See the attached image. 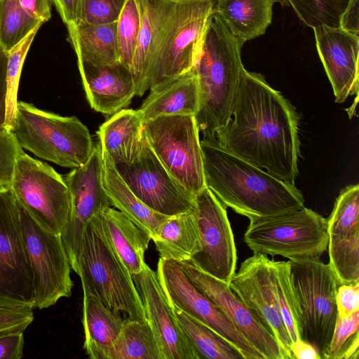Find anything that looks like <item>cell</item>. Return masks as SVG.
<instances>
[{"instance_id": "44", "label": "cell", "mask_w": 359, "mask_h": 359, "mask_svg": "<svg viewBox=\"0 0 359 359\" xmlns=\"http://www.w3.org/2000/svg\"><path fill=\"white\" fill-rule=\"evenodd\" d=\"M336 302L339 317L345 318L359 311V283L340 285Z\"/></svg>"}, {"instance_id": "25", "label": "cell", "mask_w": 359, "mask_h": 359, "mask_svg": "<svg viewBox=\"0 0 359 359\" xmlns=\"http://www.w3.org/2000/svg\"><path fill=\"white\" fill-rule=\"evenodd\" d=\"M83 298V348L91 359H108L125 318L86 290Z\"/></svg>"}, {"instance_id": "32", "label": "cell", "mask_w": 359, "mask_h": 359, "mask_svg": "<svg viewBox=\"0 0 359 359\" xmlns=\"http://www.w3.org/2000/svg\"><path fill=\"white\" fill-rule=\"evenodd\" d=\"M108 359H162L149 323L125 319Z\"/></svg>"}, {"instance_id": "10", "label": "cell", "mask_w": 359, "mask_h": 359, "mask_svg": "<svg viewBox=\"0 0 359 359\" xmlns=\"http://www.w3.org/2000/svg\"><path fill=\"white\" fill-rule=\"evenodd\" d=\"M194 116H164L143 124V137L171 176L196 196L207 187Z\"/></svg>"}, {"instance_id": "30", "label": "cell", "mask_w": 359, "mask_h": 359, "mask_svg": "<svg viewBox=\"0 0 359 359\" xmlns=\"http://www.w3.org/2000/svg\"><path fill=\"white\" fill-rule=\"evenodd\" d=\"M177 324L199 359H244L240 351L213 329L170 305Z\"/></svg>"}, {"instance_id": "49", "label": "cell", "mask_w": 359, "mask_h": 359, "mask_svg": "<svg viewBox=\"0 0 359 359\" xmlns=\"http://www.w3.org/2000/svg\"><path fill=\"white\" fill-rule=\"evenodd\" d=\"M22 8L33 18L42 23L48 21L52 16L51 0H19Z\"/></svg>"}, {"instance_id": "29", "label": "cell", "mask_w": 359, "mask_h": 359, "mask_svg": "<svg viewBox=\"0 0 359 359\" xmlns=\"http://www.w3.org/2000/svg\"><path fill=\"white\" fill-rule=\"evenodd\" d=\"M67 27L68 39L76 53L77 60L98 65L119 62L116 22L89 24L81 21Z\"/></svg>"}, {"instance_id": "35", "label": "cell", "mask_w": 359, "mask_h": 359, "mask_svg": "<svg viewBox=\"0 0 359 359\" xmlns=\"http://www.w3.org/2000/svg\"><path fill=\"white\" fill-rule=\"evenodd\" d=\"M42 24L22 8L19 0H0V47L7 53Z\"/></svg>"}, {"instance_id": "43", "label": "cell", "mask_w": 359, "mask_h": 359, "mask_svg": "<svg viewBox=\"0 0 359 359\" xmlns=\"http://www.w3.org/2000/svg\"><path fill=\"white\" fill-rule=\"evenodd\" d=\"M34 319L33 309L0 304V334L25 331Z\"/></svg>"}, {"instance_id": "2", "label": "cell", "mask_w": 359, "mask_h": 359, "mask_svg": "<svg viewBox=\"0 0 359 359\" xmlns=\"http://www.w3.org/2000/svg\"><path fill=\"white\" fill-rule=\"evenodd\" d=\"M201 146L207 187L236 213L250 219L304 207L294 184L233 154L215 139H203Z\"/></svg>"}, {"instance_id": "18", "label": "cell", "mask_w": 359, "mask_h": 359, "mask_svg": "<svg viewBox=\"0 0 359 359\" xmlns=\"http://www.w3.org/2000/svg\"><path fill=\"white\" fill-rule=\"evenodd\" d=\"M271 259L254 253L245 259L229 285L276 337L288 359L292 341L283 320L273 291Z\"/></svg>"}, {"instance_id": "4", "label": "cell", "mask_w": 359, "mask_h": 359, "mask_svg": "<svg viewBox=\"0 0 359 359\" xmlns=\"http://www.w3.org/2000/svg\"><path fill=\"white\" fill-rule=\"evenodd\" d=\"M213 7V0H167L148 59L146 90L193 69Z\"/></svg>"}, {"instance_id": "17", "label": "cell", "mask_w": 359, "mask_h": 359, "mask_svg": "<svg viewBox=\"0 0 359 359\" xmlns=\"http://www.w3.org/2000/svg\"><path fill=\"white\" fill-rule=\"evenodd\" d=\"M177 263L194 287L227 317L263 359H288L273 334L227 283L191 261Z\"/></svg>"}, {"instance_id": "41", "label": "cell", "mask_w": 359, "mask_h": 359, "mask_svg": "<svg viewBox=\"0 0 359 359\" xmlns=\"http://www.w3.org/2000/svg\"><path fill=\"white\" fill-rule=\"evenodd\" d=\"M126 0H83L81 21L107 24L118 20Z\"/></svg>"}, {"instance_id": "42", "label": "cell", "mask_w": 359, "mask_h": 359, "mask_svg": "<svg viewBox=\"0 0 359 359\" xmlns=\"http://www.w3.org/2000/svg\"><path fill=\"white\" fill-rule=\"evenodd\" d=\"M21 149L11 132L0 133V189L10 187L14 165Z\"/></svg>"}, {"instance_id": "38", "label": "cell", "mask_w": 359, "mask_h": 359, "mask_svg": "<svg viewBox=\"0 0 359 359\" xmlns=\"http://www.w3.org/2000/svg\"><path fill=\"white\" fill-rule=\"evenodd\" d=\"M359 311L345 318L337 317L329 345L321 354L323 359H358Z\"/></svg>"}, {"instance_id": "45", "label": "cell", "mask_w": 359, "mask_h": 359, "mask_svg": "<svg viewBox=\"0 0 359 359\" xmlns=\"http://www.w3.org/2000/svg\"><path fill=\"white\" fill-rule=\"evenodd\" d=\"M23 331L15 330L0 334V359H20L23 356Z\"/></svg>"}, {"instance_id": "23", "label": "cell", "mask_w": 359, "mask_h": 359, "mask_svg": "<svg viewBox=\"0 0 359 359\" xmlns=\"http://www.w3.org/2000/svg\"><path fill=\"white\" fill-rule=\"evenodd\" d=\"M149 90L138 109L144 122L164 116H195L198 110V83L194 67L162 81Z\"/></svg>"}, {"instance_id": "33", "label": "cell", "mask_w": 359, "mask_h": 359, "mask_svg": "<svg viewBox=\"0 0 359 359\" xmlns=\"http://www.w3.org/2000/svg\"><path fill=\"white\" fill-rule=\"evenodd\" d=\"M271 264L273 291L292 344L300 339V314L292 283L290 262L272 259Z\"/></svg>"}, {"instance_id": "27", "label": "cell", "mask_w": 359, "mask_h": 359, "mask_svg": "<svg viewBox=\"0 0 359 359\" xmlns=\"http://www.w3.org/2000/svg\"><path fill=\"white\" fill-rule=\"evenodd\" d=\"M214 11L245 43L264 34L271 23L273 0H213Z\"/></svg>"}, {"instance_id": "3", "label": "cell", "mask_w": 359, "mask_h": 359, "mask_svg": "<svg viewBox=\"0 0 359 359\" xmlns=\"http://www.w3.org/2000/svg\"><path fill=\"white\" fill-rule=\"evenodd\" d=\"M243 44L213 9L194 65L199 89L195 118L203 139H216L231 116L244 68L241 57Z\"/></svg>"}, {"instance_id": "20", "label": "cell", "mask_w": 359, "mask_h": 359, "mask_svg": "<svg viewBox=\"0 0 359 359\" xmlns=\"http://www.w3.org/2000/svg\"><path fill=\"white\" fill-rule=\"evenodd\" d=\"M313 29L335 102L343 103L348 96L358 95L359 36L340 27L320 25Z\"/></svg>"}, {"instance_id": "12", "label": "cell", "mask_w": 359, "mask_h": 359, "mask_svg": "<svg viewBox=\"0 0 359 359\" xmlns=\"http://www.w3.org/2000/svg\"><path fill=\"white\" fill-rule=\"evenodd\" d=\"M33 273L10 188L0 189V304L34 309Z\"/></svg>"}, {"instance_id": "46", "label": "cell", "mask_w": 359, "mask_h": 359, "mask_svg": "<svg viewBox=\"0 0 359 359\" xmlns=\"http://www.w3.org/2000/svg\"><path fill=\"white\" fill-rule=\"evenodd\" d=\"M66 26L75 25L81 20L83 0H51Z\"/></svg>"}, {"instance_id": "36", "label": "cell", "mask_w": 359, "mask_h": 359, "mask_svg": "<svg viewBox=\"0 0 359 359\" xmlns=\"http://www.w3.org/2000/svg\"><path fill=\"white\" fill-rule=\"evenodd\" d=\"M307 26L339 27L340 18L350 0H280Z\"/></svg>"}, {"instance_id": "34", "label": "cell", "mask_w": 359, "mask_h": 359, "mask_svg": "<svg viewBox=\"0 0 359 359\" xmlns=\"http://www.w3.org/2000/svg\"><path fill=\"white\" fill-rule=\"evenodd\" d=\"M329 264L340 285L359 283V232L329 236Z\"/></svg>"}, {"instance_id": "19", "label": "cell", "mask_w": 359, "mask_h": 359, "mask_svg": "<svg viewBox=\"0 0 359 359\" xmlns=\"http://www.w3.org/2000/svg\"><path fill=\"white\" fill-rule=\"evenodd\" d=\"M131 276L141 297L162 359H199L177 324L156 273L146 264L141 272Z\"/></svg>"}, {"instance_id": "24", "label": "cell", "mask_w": 359, "mask_h": 359, "mask_svg": "<svg viewBox=\"0 0 359 359\" xmlns=\"http://www.w3.org/2000/svg\"><path fill=\"white\" fill-rule=\"evenodd\" d=\"M143 124L138 109H122L114 114L97 132L102 153L114 164L131 163L141 149Z\"/></svg>"}, {"instance_id": "14", "label": "cell", "mask_w": 359, "mask_h": 359, "mask_svg": "<svg viewBox=\"0 0 359 359\" xmlns=\"http://www.w3.org/2000/svg\"><path fill=\"white\" fill-rule=\"evenodd\" d=\"M114 166L134 194L151 210L173 216L195 210V196L171 176L143 137L137 156Z\"/></svg>"}, {"instance_id": "8", "label": "cell", "mask_w": 359, "mask_h": 359, "mask_svg": "<svg viewBox=\"0 0 359 359\" xmlns=\"http://www.w3.org/2000/svg\"><path fill=\"white\" fill-rule=\"evenodd\" d=\"M9 188L38 225L55 234L62 233L70 216L71 196L63 176L53 167L21 149Z\"/></svg>"}, {"instance_id": "51", "label": "cell", "mask_w": 359, "mask_h": 359, "mask_svg": "<svg viewBox=\"0 0 359 359\" xmlns=\"http://www.w3.org/2000/svg\"><path fill=\"white\" fill-rule=\"evenodd\" d=\"M156 1H165V0H156Z\"/></svg>"}, {"instance_id": "11", "label": "cell", "mask_w": 359, "mask_h": 359, "mask_svg": "<svg viewBox=\"0 0 359 359\" xmlns=\"http://www.w3.org/2000/svg\"><path fill=\"white\" fill-rule=\"evenodd\" d=\"M19 209L22 235L33 273L34 306L47 309L62 297L71 296V265L61 235L43 229L20 205Z\"/></svg>"}, {"instance_id": "47", "label": "cell", "mask_w": 359, "mask_h": 359, "mask_svg": "<svg viewBox=\"0 0 359 359\" xmlns=\"http://www.w3.org/2000/svg\"><path fill=\"white\" fill-rule=\"evenodd\" d=\"M7 62L8 53L0 47V133L6 130L8 97Z\"/></svg>"}, {"instance_id": "22", "label": "cell", "mask_w": 359, "mask_h": 359, "mask_svg": "<svg viewBox=\"0 0 359 359\" xmlns=\"http://www.w3.org/2000/svg\"><path fill=\"white\" fill-rule=\"evenodd\" d=\"M118 255L129 273L142 271L151 237L118 210L108 207L93 216L89 224Z\"/></svg>"}, {"instance_id": "39", "label": "cell", "mask_w": 359, "mask_h": 359, "mask_svg": "<svg viewBox=\"0 0 359 359\" xmlns=\"http://www.w3.org/2000/svg\"><path fill=\"white\" fill-rule=\"evenodd\" d=\"M140 28V14L137 0H126L116 21V36L119 62L129 69H131Z\"/></svg>"}, {"instance_id": "37", "label": "cell", "mask_w": 359, "mask_h": 359, "mask_svg": "<svg viewBox=\"0 0 359 359\" xmlns=\"http://www.w3.org/2000/svg\"><path fill=\"white\" fill-rule=\"evenodd\" d=\"M329 236H346L359 232V185L342 189L327 219Z\"/></svg>"}, {"instance_id": "28", "label": "cell", "mask_w": 359, "mask_h": 359, "mask_svg": "<svg viewBox=\"0 0 359 359\" xmlns=\"http://www.w3.org/2000/svg\"><path fill=\"white\" fill-rule=\"evenodd\" d=\"M151 240L159 258L176 262L190 261L201 250L195 210L170 216Z\"/></svg>"}, {"instance_id": "6", "label": "cell", "mask_w": 359, "mask_h": 359, "mask_svg": "<svg viewBox=\"0 0 359 359\" xmlns=\"http://www.w3.org/2000/svg\"><path fill=\"white\" fill-rule=\"evenodd\" d=\"M83 290L125 319L148 323L141 297L118 255L89 225L75 271Z\"/></svg>"}, {"instance_id": "9", "label": "cell", "mask_w": 359, "mask_h": 359, "mask_svg": "<svg viewBox=\"0 0 359 359\" xmlns=\"http://www.w3.org/2000/svg\"><path fill=\"white\" fill-rule=\"evenodd\" d=\"M289 262L299 309L300 339L312 344L320 356L338 317L336 294L340 283L330 264L320 258Z\"/></svg>"}, {"instance_id": "31", "label": "cell", "mask_w": 359, "mask_h": 359, "mask_svg": "<svg viewBox=\"0 0 359 359\" xmlns=\"http://www.w3.org/2000/svg\"><path fill=\"white\" fill-rule=\"evenodd\" d=\"M137 3L140 14V28L130 69L135 84V95L142 96L147 91L144 82L148 59L167 0H137Z\"/></svg>"}, {"instance_id": "13", "label": "cell", "mask_w": 359, "mask_h": 359, "mask_svg": "<svg viewBox=\"0 0 359 359\" xmlns=\"http://www.w3.org/2000/svg\"><path fill=\"white\" fill-rule=\"evenodd\" d=\"M71 196L68 223L61 234L72 269L76 271L84 233L90 220L101 210L111 207L103 182V161L100 143L83 165L63 176Z\"/></svg>"}, {"instance_id": "48", "label": "cell", "mask_w": 359, "mask_h": 359, "mask_svg": "<svg viewBox=\"0 0 359 359\" xmlns=\"http://www.w3.org/2000/svg\"><path fill=\"white\" fill-rule=\"evenodd\" d=\"M359 0H350L344 11L341 15L339 27L351 34L358 36L359 34Z\"/></svg>"}, {"instance_id": "1", "label": "cell", "mask_w": 359, "mask_h": 359, "mask_svg": "<svg viewBox=\"0 0 359 359\" xmlns=\"http://www.w3.org/2000/svg\"><path fill=\"white\" fill-rule=\"evenodd\" d=\"M295 107L260 74L242 69L231 116L216 140L271 175L294 184L300 155Z\"/></svg>"}, {"instance_id": "7", "label": "cell", "mask_w": 359, "mask_h": 359, "mask_svg": "<svg viewBox=\"0 0 359 359\" xmlns=\"http://www.w3.org/2000/svg\"><path fill=\"white\" fill-rule=\"evenodd\" d=\"M249 220L243 241L254 253L299 261L320 258L327 248V220L310 208Z\"/></svg>"}, {"instance_id": "40", "label": "cell", "mask_w": 359, "mask_h": 359, "mask_svg": "<svg viewBox=\"0 0 359 359\" xmlns=\"http://www.w3.org/2000/svg\"><path fill=\"white\" fill-rule=\"evenodd\" d=\"M38 27L23 41L8 52L7 62V113L6 129L12 132L13 128L17 104L18 91L24 61L34 39L40 29Z\"/></svg>"}, {"instance_id": "50", "label": "cell", "mask_w": 359, "mask_h": 359, "mask_svg": "<svg viewBox=\"0 0 359 359\" xmlns=\"http://www.w3.org/2000/svg\"><path fill=\"white\" fill-rule=\"evenodd\" d=\"M292 359H320L317 349L310 343L298 339L291 345Z\"/></svg>"}, {"instance_id": "15", "label": "cell", "mask_w": 359, "mask_h": 359, "mask_svg": "<svg viewBox=\"0 0 359 359\" xmlns=\"http://www.w3.org/2000/svg\"><path fill=\"white\" fill-rule=\"evenodd\" d=\"M201 250L190 260L229 285L236 272L237 250L226 207L208 188L195 196Z\"/></svg>"}, {"instance_id": "26", "label": "cell", "mask_w": 359, "mask_h": 359, "mask_svg": "<svg viewBox=\"0 0 359 359\" xmlns=\"http://www.w3.org/2000/svg\"><path fill=\"white\" fill-rule=\"evenodd\" d=\"M102 157L104 187L111 205L152 239L159 226L170 216L158 213L142 202L124 182L109 157L103 153Z\"/></svg>"}, {"instance_id": "21", "label": "cell", "mask_w": 359, "mask_h": 359, "mask_svg": "<svg viewBox=\"0 0 359 359\" xmlns=\"http://www.w3.org/2000/svg\"><path fill=\"white\" fill-rule=\"evenodd\" d=\"M77 62L86 98L96 111L113 115L136 95L132 72L120 62L108 65Z\"/></svg>"}, {"instance_id": "16", "label": "cell", "mask_w": 359, "mask_h": 359, "mask_svg": "<svg viewBox=\"0 0 359 359\" xmlns=\"http://www.w3.org/2000/svg\"><path fill=\"white\" fill-rule=\"evenodd\" d=\"M156 273L170 305L218 332L244 359H263L227 317L194 287L177 262L159 258Z\"/></svg>"}, {"instance_id": "5", "label": "cell", "mask_w": 359, "mask_h": 359, "mask_svg": "<svg viewBox=\"0 0 359 359\" xmlns=\"http://www.w3.org/2000/svg\"><path fill=\"white\" fill-rule=\"evenodd\" d=\"M12 133L22 149L70 169L86 163L94 148L88 128L76 116H62L22 101L18 102Z\"/></svg>"}]
</instances>
